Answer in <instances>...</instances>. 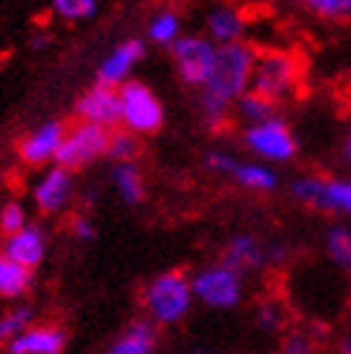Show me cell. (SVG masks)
Wrapping results in <instances>:
<instances>
[{"instance_id": "obj_1", "label": "cell", "mask_w": 351, "mask_h": 354, "mask_svg": "<svg viewBox=\"0 0 351 354\" xmlns=\"http://www.w3.org/2000/svg\"><path fill=\"white\" fill-rule=\"evenodd\" d=\"M142 306H144V314L159 328H173L184 323L193 306H196L190 277L176 268L155 274L142 291Z\"/></svg>"}, {"instance_id": "obj_2", "label": "cell", "mask_w": 351, "mask_h": 354, "mask_svg": "<svg viewBox=\"0 0 351 354\" xmlns=\"http://www.w3.org/2000/svg\"><path fill=\"white\" fill-rule=\"evenodd\" d=\"M254 66H256V49L251 44H245V41L222 44L216 49L214 73H210V78H207V84L202 86V90L236 104L245 93L251 90Z\"/></svg>"}, {"instance_id": "obj_3", "label": "cell", "mask_w": 351, "mask_h": 354, "mask_svg": "<svg viewBox=\"0 0 351 354\" xmlns=\"http://www.w3.org/2000/svg\"><path fill=\"white\" fill-rule=\"evenodd\" d=\"M303 81V61L291 49H262L256 52L254 66V84L251 90L265 95L276 104L288 101Z\"/></svg>"}, {"instance_id": "obj_4", "label": "cell", "mask_w": 351, "mask_h": 354, "mask_svg": "<svg viewBox=\"0 0 351 354\" xmlns=\"http://www.w3.org/2000/svg\"><path fill=\"white\" fill-rule=\"evenodd\" d=\"M242 145L254 158L268 162V165L294 162L296 153H300V141H296L291 124L283 115H274L268 121H256V124H245Z\"/></svg>"}, {"instance_id": "obj_5", "label": "cell", "mask_w": 351, "mask_h": 354, "mask_svg": "<svg viewBox=\"0 0 351 354\" xmlns=\"http://www.w3.org/2000/svg\"><path fill=\"white\" fill-rule=\"evenodd\" d=\"M190 282L196 303L210 311H234L245 299V274L234 271L222 259L199 268L190 277Z\"/></svg>"}, {"instance_id": "obj_6", "label": "cell", "mask_w": 351, "mask_h": 354, "mask_svg": "<svg viewBox=\"0 0 351 354\" xmlns=\"http://www.w3.org/2000/svg\"><path fill=\"white\" fill-rule=\"evenodd\" d=\"M121 95V127L135 136H155L164 127V104L155 90L144 81H124L118 86Z\"/></svg>"}, {"instance_id": "obj_7", "label": "cell", "mask_w": 351, "mask_h": 354, "mask_svg": "<svg viewBox=\"0 0 351 354\" xmlns=\"http://www.w3.org/2000/svg\"><path fill=\"white\" fill-rule=\"evenodd\" d=\"M216 49L219 44H214L207 35H182L167 52L179 81L193 90H202L207 84L210 73H214V61H216Z\"/></svg>"}, {"instance_id": "obj_8", "label": "cell", "mask_w": 351, "mask_h": 354, "mask_svg": "<svg viewBox=\"0 0 351 354\" xmlns=\"http://www.w3.org/2000/svg\"><path fill=\"white\" fill-rule=\"evenodd\" d=\"M110 136H113L110 127H101V124H93V121L73 124V127L66 130V136H64V145H61V153L55 158V165L69 167L75 173L84 170V167H90L93 162H98V158L107 156Z\"/></svg>"}, {"instance_id": "obj_9", "label": "cell", "mask_w": 351, "mask_h": 354, "mask_svg": "<svg viewBox=\"0 0 351 354\" xmlns=\"http://www.w3.org/2000/svg\"><path fill=\"white\" fill-rule=\"evenodd\" d=\"M291 196L323 214L351 216V179H334V176H300L291 182Z\"/></svg>"}, {"instance_id": "obj_10", "label": "cell", "mask_w": 351, "mask_h": 354, "mask_svg": "<svg viewBox=\"0 0 351 354\" xmlns=\"http://www.w3.org/2000/svg\"><path fill=\"white\" fill-rule=\"evenodd\" d=\"M32 205L38 214L44 216H61L64 210L75 202L78 196V185H75V170L61 167V165H49L38 179H35L32 190Z\"/></svg>"}, {"instance_id": "obj_11", "label": "cell", "mask_w": 351, "mask_h": 354, "mask_svg": "<svg viewBox=\"0 0 351 354\" xmlns=\"http://www.w3.org/2000/svg\"><path fill=\"white\" fill-rule=\"evenodd\" d=\"M66 130L69 127L61 118H49L44 124H38V127H32L29 133H23L15 145V153H17V158H21V165L35 167V170L55 165Z\"/></svg>"}, {"instance_id": "obj_12", "label": "cell", "mask_w": 351, "mask_h": 354, "mask_svg": "<svg viewBox=\"0 0 351 354\" xmlns=\"http://www.w3.org/2000/svg\"><path fill=\"white\" fill-rule=\"evenodd\" d=\"M73 113H75L78 121H93V124H101V127L118 130L121 127V95H118V86L95 81L93 86H86V90L75 98Z\"/></svg>"}, {"instance_id": "obj_13", "label": "cell", "mask_w": 351, "mask_h": 354, "mask_svg": "<svg viewBox=\"0 0 351 354\" xmlns=\"http://www.w3.org/2000/svg\"><path fill=\"white\" fill-rule=\"evenodd\" d=\"M144 55H147V41H142V38H124L121 44H115L107 52V58L98 64L95 81L110 84V86H121L124 81L133 78L135 66L144 61Z\"/></svg>"}, {"instance_id": "obj_14", "label": "cell", "mask_w": 351, "mask_h": 354, "mask_svg": "<svg viewBox=\"0 0 351 354\" xmlns=\"http://www.w3.org/2000/svg\"><path fill=\"white\" fill-rule=\"evenodd\" d=\"M69 346V334L58 323H29L6 346L9 354H64Z\"/></svg>"}, {"instance_id": "obj_15", "label": "cell", "mask_w": 351, "mask_h": 354, "mask_svg": "<svg viewBox=\"0 0 351 354\" xmlns=\"http://www.w3.org/2000/svg\"><path fill=\"white\" fill-rule=\"evenodd\" d=\"M0 248H3V254L12 257L15 262L26 265V268L38 271L44 259H46V251H49V239H46V231L41 225L29 222L26 227H21L17 234L12 236H3V242H0Z\"/></svg>"}, {"instance_id": "obj_16", "label": "cell", "mask_w": 351, "mask_h": 354, "mask_svg": "<svg viewBox=\"0 0 351 354\" xmlns=\"http://www.w3.org/2000/svg\"><path fill=\"white\" fill-rule=\"evenodd\" d=\"M219 259L225 265H231V268L239 271V274L259 271V268H265V265H268V259H265V242H259L251 234H234L231 239L225 242Z\"/></svg>"}, {"instance_id": "obj_17", "label": "cell", "mask_w": 351, "mask_h": 354, "mask_svg": "<svg viewBox=\"0 0 351 354\" xmlns=\"http://www.w3.org/2000/svg\"><path fill=\"white\" fill-rule=\"evenodd\" d=\"M159 326H155L150 317L142 320H133L124 326V331L104 348V354H155L159 348Z\"/></svg>"}, {"instance_id": "obj_18", "label": "cell", "mask_w": 351, "mask_h": 354, "mask_svg": "<svg viewBox=\"0 0 351 354\" xmlns=\"http://www.w3.org/2000/svg\"><path fill=\"white\" fill-rule=\"evenodd\" d=\"M205 35L214 44H234V41H242L245 35V15L231 6V3H219L207 12L205 17Z\"/></svg>"}, {"instance_id": "obj_19", "label": "cell", "mask_w": 351, "mask_h": 354, "mask_svg": "<svg viewBox=\"0 0 351 354\" xmlns=\"http://www.w3.org/2000/svg\"><path fill=\"white\" fill-rule=\"evenodd\" d=\"M110 182H113V190L118 193V199L124 205H142L147 199V182H144V173L135 162H121V165H113L110 170Z\"/></svg>"}, {"instance_id": "obj_20", "label": "cell", "mask_w": 351, "mask_h": 354, "mask_svg": "<svg viewBox=\"0 0 351 354\" xmlns=\"http://www.w3.org/2000/svg\"><path fill=\"white\" fill-rule=\"evenodd\" d=\"M35 286V271L15 262L0 248V299H23Z\"/></svg>"}, {"instance_id": "obj_21", "label": "cell", "mask_w": 351, "mask_h": 354, "mask_svg": "<svg viewBox=\"0 0 351 354\" xmlns=\"http://www.w3.org/2000/svg\"><path fill=\"white\" fill-rule=\"evenodd\" d=\"M231 182H236L242 190H251V193H274L279 187V176L274 167H268V162H239Z\"/></svg>"}, {"instance_id": "obj_22", "label": "cell", "mask_w": 351, "mask_h": 354, "mask_svg": "<svg viewBox=\"0 0 351 354\" xmlns=\"http://www.w3.org/2000/svg\"><path fill=\"white\" fill-rule=\"evenodd\" d=\"M184 35V26H182V15L176 12V9H159L150 21H147V29H144V38L147 44L153 46H164L170 49L176 41H179Z\"/></svg>"}, {"instance_id": "obj_23", "label": "cell", "mask_w": 351, "mask_h": 354, "mask_svg": "<svg viewBox=\"0 0 351 354\" xmlns=\"http://www.w3.org/2000/svg\"><path fill=\"white\" fill-rule=\"evenodd\" d=\"M199 115H202L207 130L225 133L227 124L234 118V104L214 95V93H207V90H199Z\"/></svg>"}, {"instance_id": "obj_24", "label": "cell", "mask_w": 351, "mask_h": 354, "mask_svg": "<svg viewBox=\"0 0 351 354\" xmlns=\"http://www.w3.org/2000/svg\"><path fill=\"white\" fill-rule=\"evenodd\" d=\"M234 115L245 124H256V121H268L274 115H279V104L259 95L256 90H248L236 104H234Z\"/></svg>"}, {"instance_id": "obj_25", "label": "cell", "mask_w": 351, "mask_h": 354, "mask_svg": "<svg viewBox=\"0 0 351 354\" xmlns=\"http://www.w3.org/2000/svg\"><path fill=\"white\" fill-rule=\"evenodd\" d=\"M325 257L340 271H351V227L331 225L325 231Z\"/></svg>"}, {"instance_id": "obj_26", "label": "cell", "mask_w": 351, "mask_h": 354, "mask_svg": "<svg viewBox=\"0 0 351 354\" xmlns=\"http://www.w3.org/2000/svg\"><path fill=\"white\" fill-rule=\"evenodd\" d=\"M144 145H142V136H135L130 130H113L110 136V150H107V158L113 165H121V162H138Z\"/></svg>"}, {"instance_id": "obj_27", "label": "cell", "mask_w": 351, "mask_h": 354, "mask_svg": "<svg viewBox=\"0 0 351 354\" xmlns=\"http://www.w3.org/2000/svg\"><path fill=\"white\" fill-rule=\"evenodd\" d=\"M101 0H52L49 12L64 24H84L98 15Z\"/></svg>"}, {"instance_id": "obj_28", "label": "cell", "mask_w": 351, "mask_h": 354, "mask_svg": "<svg viewBox=\"0 0 351 354\" xmlns=\"http://www.w3.org/2000/svg\"><path fill=\"white\" fill-rule=\"evenodd\" d=\"M29 323H35V311L29 306L6 308L3 314H0V346H9Z\"/></svg>"}, {"instance_id": "obj_29", "label": "cell", "mask_w": 351, "mask_h": 354, "mask_svg": "<svg viewBox=\"0 0 351 354\" xmlns=\"http://www.w3.org/2000/svg\"><path fill=\"white\" fill-rule=\"evenodd\" d=\"M320 351H323L320 337L308 328L285 331V337L279 340V354H320Z\"/></svg>"}, {"instance_id": "obj_30", "label": "cell", "mask_w": 351, "mask_h": 354, "mask_svg": "<svg viewBox=\"0 0 351 354\" xmlns=\"http://www.w3.org/2000/svg\"><path fill=\"white\" fill-rule=\"evenodd\" d=\"M26 225H29V214L17 199H9L0 205V236H12Z\"/></svg>"}, {"instance_id": "obj_31", "label": "cell", "mask_w": 351, "mask_h": 354, "mask_svg": "<svg viewBox=\"0 0 351 354\" xmlns=\"http://www.w3.org/2000/svg\"><path fill=\"white\" fill-rule=\"evenodd\" d=\"M285 308H283V303H262L259 308H256V326L265 331V334H279L285 328Z\"/></svg>"}, {"instance_id": "obj_32", "label": "cell", "mask_w": 351, "mask_h": 354, "mask_svg": "<svg viewBox=\"0 0 351 354\" xmlns=\"http://www.w3.org/2000/svg\"><path fill=\"white\" fill-rule=\"evenodd\" d=\"M305 3L323 21H351V0H305Z\"/></svg>"}, {"instance_id": "obj_33", "label": "cell", "mask_w": 351, "mask_h": 354, "mask_svg": "<svg viewBox=\"0 0 351 354\" xmlns=\"http://www.w3.org/2000/svg\"><path fill=\"white\" fill-rule=\"evenodd\" d=\"M202 165L207 173H214V176H222V179H231L236 165H239V158L234 153H227V150H210L205 158H202Z\"/></svg>"}, {"instance_id": "obj_34", "label": "cell", "mask_w": 351, "mask_h": 354, "mask_svg": "<svg viewBox=\"0 0 351 354\" xmlns=\"http://www.w3.org/2000/svg\"><path fill=\"white\" fill-rule=\"evenodd\" d=\"M69 234H73L75 242L86 245V242H93L98 236V227H95V222L86 216V214H78V216L69 219Z\"/></svg>"}, {"instance_id": "obj_35", "label": "cell", "mask_w": 351, "mask_h": 354, "mask_svg": "<svg viewBox=\"0 0 351 354\" xmlns=\"http://www.w3.org/2000/svg\"><path fill=\"white\" fill-rule=\"evenodd\" d=\"M265 259L268 265H283L291 259V248L285 242H265Z\"/></svg>"}, {"instance_id": "obj_36", "label": "cell", "mask_w": 351, "mask_h": 354, "mask_svg": "<svg viewBox=\"0 0 351 354\" xmlns=\"http://www.w3.org/2000/svg\"><path fill=\"white\" fill-rule=\"evenodd\" d=\"M52 44V35H44V32H38V35H32V41H29V46L35 49V52H41L44 46H49Z\"/></svg>"}, {"instance_id": "obj_37", "label": "cell", "mask_w": 351, "mask_h": 354, "mask_svg": "<svg viewBox=\"0 0 351 354\" xmlns=\"http://www.w3.org/2000/svg\"><path fill=\"white\" fill-rule=\"evenodd\" d=\"M337 354H351V334H348V337H343V340H340Z\"/></svg>"}, {"instance_id": "obj_38", "label": "cell", "mask_w": 351, "mask_h": 354, "mask_svg": "<svg viewBox=\"0 0 351 354\" xmlns=\"http://www.w3.org/2000/svg\"><path fill=\"white\" fill-rule=\"evenodd\" d=\"M343 156L348 158V165H351V136L345 138V145H343Z\"/></svg>"}, {"instance_id": "obj_39", "label": "cell", "mask_w": 351, "mask_h": 354, "mask_svg": "<svg viewBox=\"0 0 351 354\" xmlns=\"http://www.w3.org/2000/svg\"><path fill=\"white\" fill-rule=\"evenodd\" d=\"M184 354H216V351H207V348H193V351H184Z\"/></svg>"}]
</instances>
